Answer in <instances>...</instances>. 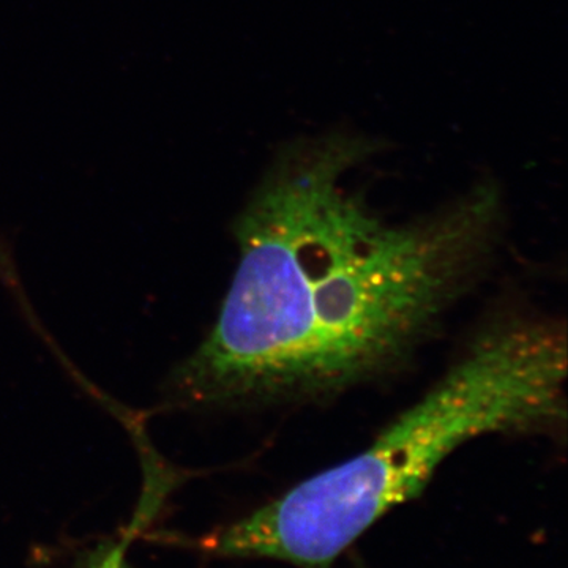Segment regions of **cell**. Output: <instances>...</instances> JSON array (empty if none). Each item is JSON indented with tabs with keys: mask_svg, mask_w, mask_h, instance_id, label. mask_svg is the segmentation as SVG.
Segmentation results:
<instances>
[{
	"mask_svg": "<svg viewBox=\"0 0 568 568\" xmlns=\"http://www.w3.org/2000/svg\"><path fill=\"white\" fill-rule=\"evenodd\" d=\"M142 518H144V515L141 514V517L123 534L121 540L112 545V547L104 552L103 559H100L93 568H122L123 562H125L126 549H129L130 544H132L134 534L141 529Z\"/></svg>",
	"mask_w": 568,
	"mask_h": 568,
	"instance_id": "3957f363",
	"label": "cell"
},
{
	"mask_svg": "<svg viewBox=\"0 0 568 568\" xmlns=\"http://www.w3.org/2000/svg\"><path fill=\"white\" fill-rule=\"evenodd\" d=\"M353 141L291 149L234 224L239 264L219 321L164 379L166 409L327 398L405 365L499 245L503 204L480 186L390 223L345 175Z\"/></svg>",
	"mask_w": 568,
	"mask_h": 568,
	"instance_id": "6da1fadb",
	"label": "cell"
},
{
	"mask_svg": "<svg viewBox=\"0 0 568 568\" xmlns=\"http://www.w3.org/2000/svg\"><path fill=\"white\" fill-rule=\"evenodd\" d=\"M122 568H132V567H130L129 564H126V560H125V562H123Z\"/></svg>",
	"mask_w": 568,
	"mask_h": 568,
	"instance_id": "277c9868",
	"label": "cell"
},
{
	"mask_svg": "<svg viewBox=\"0 0 568 568\" xmlns=\"http://www.w3.org/2000/svg\"><path fill=\"white\" fill-rule=\"evenodd\" d=\"M567 336L552 320L504 316L361 454L306 478L192 547L223 558L328 568L388 511L420 495L457 448L566 420Z\"/></svg>",
	"mask_w": 568,
	"mask_h": 568,
	"instance_id": "7a4b0ae2",
	"label": "cell"
}]
</instances>
